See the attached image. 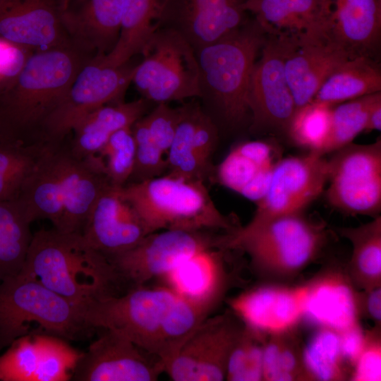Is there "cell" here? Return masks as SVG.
<instances>
[{
    "label": "cell",
    "instance_id": "cell-20",
    "mask_svg": "<svg viewBox=\"0 0 381 381\" xmlns=\"http://www.w3.org/2000/svg\"><path fill=\"white\" fill-rule=\"evenodd\" d=\"M303 299V284L263 282L225 301L245 325L269 337L297 329Z\"/></svg>",
    "mask_w": 381,
    "mask_h": 381
},
{
    "label": "cell",
    "instance_id": "cell-1",
    "mask_svg": "<svg viewBox=\"0 0 381 381\" xmlns=\"http://www.w3.org/2000/svg\"><path fill=\"white\" fill-rule=\"evenodd\" d=\"M213 312L157 285L132 288L95 301L83 315L92 329H109L159 358L165 366L195 328Z\"/></svg>",
    "mask_w": 381,
    "mask_h": 381
},
{
    "label": "cell",
    "instance_id": "cell-28",
    "mask_svg": "<svg viewBox=\"0 0 381 381\" xmlns=\"http://www.w3.org/2000/svg\"><path fill=\"white\" fill-rule=\"evenodd\" d=\"M164 0H123L121 27L114 48L102 56L104 62L117 66L141 54L160 28Z\"/></svg>",
    "mask_w": 381,
    "mask_h": 381
},
{
    "label": "cell",
    "instance_id": "cell-19",
    "mask_svg": "<svg viewBox=\"0 0 381 381\" xmlns=\"http://www.w3.org/2000/svg\"><path fill=\"white\" fill-rule=\"evenodd\" d=\"M302 321L314 329L342 331L360 322L359 291L346 266L332 263L303 284Z\"/></svg>",
    "mask_w": 381,
    "mask_h": 381
},
{
    "label": "cell",
    "instance_id": "cell-40",
    "mask_svg": "<svg viewBox=\"0 0 381 381\" xmlns=\"http://www.w3.org/2000/svg\"><path fill=\"white\" fill-rule=\"evenodd\" d=\"M103 158L106 174L115 186L126 185L133 173L135 157V142L132 127L115 131L97 155Z\"/></svg>",
    "mask_w": 381,
    "mask_h": 381
},
{
    "label": "cell",
    "instance_id": "cell-33",
    "mask_svg": "<svg viewBox=\"0 0 381 381\" xmlns=\"http://www.w3.org/2000/svg\"><path fill=\"white\" fill-rule=\"evenodd\" d=\"M314 330L302 349L308 381L349 380L351 370L341 354L339 332L329 328Z\"/></svg>",
    "mask_w": 381,
    "mask_h": 381
},
{
    "label": "cell",
    "instance_id": "cell-6",
    "mask_svg": "<svg viewBox=\"0 0 381 381\" xmlns=\"http://www.w3.org/2000/svg\"><path fill=\"white\" fill-rule=\"evenodd\" d=\"M148 234L163 230H219L231 232L241 225L215 205L205 182L167 173L121 187Z\"/></svg>",
    "mask_w": 381,
    "mask_h": 381
},
{
    "label": "cell",
    "instance_id": "cell-46",
    "mask_svg": "<svg viewBox=\"0 0 381 381\" xmlns=\"http://www.w3.org/2000/svg\"><path fill=\"white\" fill-rule=\"evenodd\" d=\"M34 52L0 37V93L15 82Z\"/></svg>",
    "mask_w": 381,
    "mask_h": 381
},
{
    "label": "cell",
    "instance_id": "cell-29",
    "mask_svg": "<svg viewBox=\"0 0 381 381\" xmlns=\"http://www.w3.org/2000/svg\"><path fill=\"white\" fill-rule=\"evenodd\" d=\"M381 92V69L377 59L360 56L337 66L322 84L313 101L332 106Z\"/></svg>",
    "mask_w": 381,
    "mask_h": 381
},
{
    "label": "cell",
    "instance_id": "cell-3",
    "mask_svg": "<svg viewBox=\"0 0 381 381\" xmlns=\"http://www.w3.org/2000/svg\"><path fill=\"white\" fill-rule=\"evenodd\" d=\"M93 57L71 42L34 52L15 82L0 93V138L48 142L49 118L80 69Z\"/></svg>",
    "mask_w": 381,
    "mask_h": 381
},
{
    "label": "cell",
    "instance_id": "cell-22",
    "mask_svg": "<svg viewBox=\"0 0 381 381\" xmlns=\"http://www.w3.org/2000/svg\"><path fill=\"white\" fill-rule=\"evenodd\" d=\"M61 6V0H0V37L35 52L68 44Z\"/></svg>",
    "mask_w": 381,
    "mask_h": 381
},
{
    "label": "cell",
    "instance_id": "cell-42",
    "mask_svg": "<svg viewBox=\"0 0 381 381\" xmlns=\"http://www.w3.org/2000/svg\"><path fill=\"white\" fill-rule=\"evenodd\" d=\"M132 132L135 142V157L128 183L140 182L167 173L166 155L152 140L143 117L132 126Z\"/></svg>",
    "mask_w": 381,
    "mask_h": 381
},
{
    "label": "cell",
    "instance_id": "cell-35",
    "mask_svg": "<svg viewBox=\"0 0 381 381\" xmlns=\"http://www.w3.org/2000/svg\"><path fill=\"white\" fill-rule=\"evenodd\" d=\"M182 108L181 120L166 155L167 173L205 182L210 168L199 159L193 145V133L201 109L192 104Z\"/></svg>",
    "mask_w": 381,
    "mask_h": 381
},
{
    "label": "cell",
    "instance_id": "cell-16",
    "mask_svg": "<svg viewBox=\"0 0 381 381\" xmlns=\"http://www.w3.org/2000/svg\"><path fill=\"white\" fill-rule=\"evenodd\" d=\"M81 353L72 373L75 381H155L165 373L163 362L123 335L109 329Z\"/></svg>",
    "mask_w": 381,
    "mask_h": 381
},
{
    "label": "cell",
    "instance_id": "cell-50",
    "mask_svg": "<svg viewBox=\"0 0 381 381\" xmlns=\"http://www.w3.org/2000/svg\"><path fill=\"white\" fill-rule=\"evenodd\" d=\"M359 308L361 318L381 327V286L359 291Z\"/></svg>",
    "mask_w": 381,
    "mask_h": 381
},
{
    "label": "cell",
    "instance_id": "cell-11",
    "mask_svg": "<svg viewBox=\"0 0 381 381\" xmlns=\"http://www.w3.org/2000/svg\"><path fill=\"white\" fill-rule=\"evenodd\" d=\"M227 239L224 231L163 230L109 259L129 290L159 279L200 251L226 244Z\"/></svg>",
    "mask_w": 381,
    "mask_h": 381
},
{
    "label": "cell",
    "instance_id": "cell-15",
    "mask_svg": "<svg viewBox=\"0 0 381 381\" xmlns=\"http://www.w3.org/2000/svg\"><path fill=\"white\" fill-rule=\"evenodd\" d=\"M243 325L229 308L208 316L185 341L165 373L174 381L225 380L228 358Z\"/></svg>",
    "mask_w": 381,
    "mask_h": 381
},
{
    "label": "cell",
    "instance_id": "cell-43",
    "mask_svg": "<svg viewBox=\"0 0 381 381\" xmlns=\"http://www.w3.org/2000/svg\"><path fill=\"white\" fill-rule=\"evenodd\" d=\"M349 380H381V327L365 330L364 345Z\"/></svg>",
    "mask_w": 381,
    "mask_h": 381
},
{
    "label": "cell",
    "instance_id": "cell-24",
    "mask_svg": "<svg viewBox=\"0 0 381 381\" xmlns=\"http://www.w3.org/2000/svg\"><path fill=\"white\" fill-rule=\"evenodd\" d=\"M123 0H64L61 21L75 46L93 56H104L119 37Z\"/></svg>",
    "mask_w": 381,
    "mask_h": 381
},
{
    "label": "cell",
    "instance_id": "cell-53",
    "mask_svg": "<svg viewBox=\"0 0 381 381\" xmlns=\"http://www.w3.org/2000/svg\"><path fill=\"white\" fill-rule=\"evenodd\" d=\"M61 1H62V4H63V3H64V0H61Z\"/></svg>",
    "mask_w": 381,
    "mask_h": 381
},
{
    "label": "cell",
    "instance_id": "cell-8",
    "mask_svg": "<svg viewBox=\"0 0 381 381\" xmlns=\"http://www.w3.org/2000/svg\"><path fill=\"white\" fill-rule=\"evenodd\" d=\"M40 334L66 340L88 337L95 330L81 310L37 279L20 272L0 282V353L16 339Z\"/></svg>",
    "mask_w": 381,
    "mask_h": 381
},
{
    "label": "cell",
    "instance_id": "cell-17",
    "mask_svg": "<svg viewBox=\"0 0 381 381\" xmlns=\"http://www.w3.org/2000/svg\"><path fill=\"white\" fill-rule=\"evenodd\" d=\"M327 181L328 162L323 155L308 152L279 159L274 167L268 191L256 203L250 221L304 212L322 194Z\"/></svg>",
    "mask_w": 381,
    "mask_h": 381
},
{
    "label": "cell",
    "instance_id": "cell-13",
    "mask_svg": "<svg viewBox=\"0 0 381 381\" xmlns=\"http://www.w3.org/2000/svg\"><path fill=\"white\" fill-rule=\"evenodd\" d=\"M291 40L267 35L251 73L247 104L253 133L287 134L296 111L284 63Z\"/></svg>",
    "mask_w": 381,
    "mask_h": 381
},
{
    "label": "cell",
    "instance_id": "cell-52",
    "mask_svg": "<svg viewBox=\"0 0 381 381\" xmlns=\"http://www.w3.org/2000/svg\"><path fill=\"white\" fill-rule=\"evenodd\" d=\"M381 129V92L377 93L368 110L365 133Z\"/></svg>",
    "mask_w": 381,
    "mask_h": 381
},
{
    "label": "cell",
    "instance_id": "cell-47",
    "mask_svg": "<svg viewBox=\"0 0 381 381\" xmlns=\"http://www.w3.org/2000/svg\"><path fill=\"white\" fill-rule=\"evenodd\" d=\"M217 141V128L205 112L200 110L193 136V145L197 156L207 166Z\"/></svg>",
    "mask_w": 381,
    "mask_h": 381
},
{
    "label": "cell",
    "instance_id": "cell-12",
    "mask_svg": "<svg viewBox=\"0 0 381 381\" xmlns=\"http://www.w3.org/2000/svg\"><path fill=\"white\" fill-rule=\"evenodd\" d=\"M136 66L131 60L121 66L109 65L102 56L89 60L76 74L49 118L45 129L47 141L64 140L89 113L105 104L122 101L132 83Z\"/></svg>",
    "mask_w": 381,
    "mask_h": 381
},
{
    "label": "cell",
    "instance_id": "cell-21",
    "mask_svg": "<svg viewBox=\"0 0 381 381\" xmlns=\"http://www.w3.org/2000/svg\"><path fill=\"white\" fill-rule=\"evenodd\" d=\"M121 187L111 186L99 197L81 232L92 247L108 258L134 248L148 235Z\"/></svg>",
    "mask_w": 381,
    "mask_h": 381
},
{
    "label": "cell",
    "instance_id": "cell-39",
    "mask_svg": "<svg viewBox=\"0 0 381 381\" xmlns=\"http://www.w3.org/2000/svg\"><path fill=\"white\" fill-rule=\"evenodd\" d=\"M39 358L34 381H66L81 354L67 340L47 334H34Z\"/></svg>",
    "mask_w": 381,
    "mask_h": 381
},
{
    "label": "cell",
    "instance_id": "cell-38",
    "mask_svg": "<svg viewBox=\"0 0 381 381\" xmlns=\"http://www.w3.org/2000/svg\"><path fill=\"white\" fill-rule=\"evenodd\" d=\"M267 337L243 325L229 356L225 380L262 381V361Z\"/></svg>",
    "mask_w": 381,
    "mask_h": 381
},
{
    "label": "cell",
    "instance_id": "cell-31",
    "mask_svg": "<svg viewBox=\"0 0 381 381\" xmlns=\"http://www.w3.org/2000/svg\"><path fill=\"white\" fill-rule=\"evenodd\" d=\"M30 224L16 200L0 201V282L21 271L33 235Z\"/></svg>",
    "mask_w": 381,
    "mask_h": 381
},
{
    "label": "cell",
    "instance_id": "cell-32",
    "mask_svg": "<svg viewBox=\"0 0 381 381\" xmlns=\"http://www.w3.org/2000/svg\"><path fill=\"white\" fill-rule=\"evenodd\" d=\"M52 143L28 144L0 138V201L17 199Z\"/></svg>",
    "mask_w": 381,
    "mask_h": 381
},
{
    "label": "cell",
    "instance_id": "cell-45",
    "mask_svg": "<svg viewBox=\"0 0 381 381\" xmlns=\"http://www.w3.org/2000/svg\"><path fill=\"white\" fill-rule=\"evenodd\" d=\"M182 107L173 108L167 103L158 105L143 119L157 146L167 155L182 115Z\"/></svg>",
    "mask_w": 381,
    "mask_h": 381
},
{
    "label": "cell",
    "instance_id": "cell-14",
    "mask_svg": "<svg viewBox=\"0 0 381 381\" xmlns=\"http://www.w3.org/2000/svg\"><path fill=\"white\" fill-rule=\"evenodd\" d=\"M243 253L228 243L200 251L159 279L183 298L214 312L233 289L246 284Z\"/></svg>",
    "mask_w": 381,
    "mask_h": 381
},
{
    "label": "cell",
    "instance_id": "cell-44",
    "mask_svg": "<svg viewBox=\"0 0 381 381\" xmlns=\"http://www.w3.org/2000/svg\"><path fill=\"white\" fill-rule=\"evenodd\" d=\"M262 167L234 148L219 165L217 179L224 186L240 193Z\"/></svg>",
    "mask_w": 381,
    "mask_h": 381
},
{
    "label": "cell",
    "instance_id": "cell-41",
    "mask_svg": "<svg viewBox=\"0 0 381 381\" xmlns=\"http://www.w3.org/2000/svg\"><path fill=\"white\" fill-rule=\"evenodd\" d=\"M38 358L34 334L16 339L0 354V381H34Z\"/></svg>",
    "mask_w": 381,
    "mask_h": 381
},
{
    "label": "cell",
    "instance_id": "cell-49",
    "mask_svg": "<svg viewBox=\"0 0 381 381\" xmlns=\"http://www.w3.org/2000/svg\"><path fill=\"white\" fill-rule=\"evenodd\" d=\"M235 149L260 167H266L277 163V149L270 142L253 140L242 143Z\"/></svg>",
    "mask_w": 381,
    "mask_h": 381
},
{
    "label": "cell",
    "instance_id": "cell-34",
    "mask_svg": "<svg viewBox=\"0 0 381 381\" xmlns=\"http://www.w3.org/2000/svg\"><path fill=\"white\" fill-rule=\"evenodd\" d=\"M296 330L267 337L263 351L264 381H308Z\"/></svg>",
    "mask_w": 381,
    "mask_h": 381
},
{
    "label": "cell",
    "instance_id": "cell-5",
    "mask_svg": "<svg viewBox=\"0 0 381 381\" xmlns=\"http://www.w3.org/2000/svg\"><path fill=\"white\" fill-rule=\"evenodd\" d=\"M329 231L323 221L300 212L250 221L229 233L228 245L248 256V267L259 279L283 283L319 257Z\"/></svg>",
    "mask_w": 381,
    "mask_h": 381
},
{
    "label": "cell",
    "instance_id": "cell-36",
    "mask_svg": "<svg viewBox=\"0 0 381 381\" xmlns=\"http://www.w3.org/2000/svg\"><path fill=\"white\" fill-rule=\"evenodd\" d=\"M332 107L312 101L296 109L286 136L295 145L322 155L329 135Z\"/></svg>",
    "mask_w": 381,
    "mask_h": 381
},
{
    "label": "cell",
    "instance_id": "cell-30",
    "mask_svg": "<svg viewBox=\"0 0 381 381\" xmlns=\"http://www.w3.org/2000/svg\"><path fill=\"white\" fill-rule=\"evenodd\" d=\"M352 245L346 269L354 286L361 290L381 286V217L356 227L337 228Z\"/></svg>",
    "mask_w": 381,
    "mask_h": 381
},
{
    "label": "cell",
    "instance_id": "cell-23",
    "mask_svg": "<svg viewBox=\"0 0 381 381\" xmlns=\"http://www.w3.org/2000/svg\"><path fill=\"white\" fill-rule=\"evenodd\" d=\"M325 38L350 58L377 59L381 38V0H325Z\"/></svg>",
    "mask_w": 381,
    "mask_h": 381
},
{
    "label": "cell",
    "instance_id": "cell-26",
    "mask_svg": "<svg viewBox=\"0 0 381 381\" xmlns=\"http://www.w3.org/2000/svg\"><path fill=\"white\" fill-rule=\"evenodd\" d=\"M349 58L326 40L300 42L291 40L284 68L296 109L312 102L326 78Z\"/></svg>",
    "mask_w": 381,
    "mask_h": 381
},
{
    "label": "cell",
    "instance_id": "cell-37",
    "mask_svg": "<svg viewBox=\"0 0 381 381\" xmlns=\"http://www.w3.org/2000/svg\"><path fill=\"white\" fill-rule=\"evenodd\" d=\"M377 92L333 106L329 135L322 155L351 143L358 134L364 132L369 108Z\"/></svg>",
    "mask_w": 381,
    "mask_h": 381
},
{
    "label": "cell",
    "instance_id": "cell-48",
    "mask_svg": "<svg viewBox=\"0 0 381 381\" xmlns=\"http://www.w3.org/2000/svg\"><path fill=\"white\" fill-rule=\"evenodd\" d=\"M339 332L342 356L352 371L364 345L365 330L358 322Z\"/></svg>",
    "mask_w": 381,
    "mask_h": 381
},
{
    "label": "cell",
    "instance_id": "cell-51",
    "mask_svg": "<svg viewBox=\"0 0 381 381\" xmlns=\"http://www.w3.org/2000/svg\"><path fill=\"white\" fill-rule=\"evenodd\" d=\"M274 165L275 164L261 168L240 194L255 204L260 202L268 191Z\"/></svg>",
    "mask_w": 381,
    "mask_h": 381
},
{
    "label": "cell",
    "instance_id": "cell-18",
    "mask_svg": "<svg viewBox=\"0 0 381 381\" xmlns=\"http://www.w3.org/2000/svg\"><path fill=\"white\" fill-rule=\"evenodd\" d=\"M246 1L164 0L160 28L179 32L195 52L227 36L248 20L243 8Z\"/></svg>",
    "mask_w": 381,
    "mask_h": 381
},
{
    "label": "cell",
    "instance_id": "cell-2",
    "mask_svg": "<svg viewBox=\"0 0 381 381\" xmlns=\"http://www.w3.org/2000/svg\"><path fill=\"white\" fill-rule=\"evenodd\" d=\"M68 140L49 145L15 200L30 223L46 219L59 231L81 233L95 202L112 184L104 161L76 157Z\"/></svg>",
    "mask_w": 381,
    "mask_h": 381
},
{
    "label": "cell",
    "instance_id": "cell-25",
    "mask_svg": "<svg viewBox=\"0 0 381 381\" xmlns=\"http://www.w3.org/2000/svg\"><path fill=\"white\" fill-rule=\"evenodd\" d=\"M243 8L268 35L296 42L325 40V0H246Z\"/></svg>",
    "mask_w": 381,
    "mask_h": 381
},
{
    "label": "cell",
    "instance_id": "cell-27",
    "mask_svg": "<svg viewBox=\"0 0 381 381\" xmlns=\"http://www.w3.org/2000/svg\"><path fill=\"white\" fill-rule=\"evenodd\" d=\"M147 99L105 104L80 119L73 128L68 143L72 154L83 159L97 155L115 131L132 126L144 115Z\"/></svg>",
    "mask_w": 381,
    "mask_h": 381
},
{
    "label": "cell",
    "instance_id": "cell-9",
    "mask_svg": "<svg viewBox=\"0 0 381 381\" xmlns=\"http://www.w3.org/2000/svg\"><path fill=\"white\" fill-rule=\"evenodd\" d=\"M141 54L132 82L145 99L159 104L200 97L195 52L179 32L159 28Z\"/></svg>",
    "mask_w": 381,
    "mask_h": 381
},
{
    "label": "cell",
    "instance_id": "cell-4",
    "mask_svg": "<svg viewBox=\"0 0 381 381\" xmlns=\"http://www.w3.org/2000/svg\"><path fill=\"white\" fill-rule=\"evenodd\" d=\"M20 272L37 279L81 312L95 301L128 291L110 260L81 233L54 228L32 235Z\"/></svg>",
    "mask_w": 381,
    "mask_h": 381
},
{
    "label": "cell",
    "instance_id": "cell-10",
    "mask_svg": "<svg viewBox=\"0 0 381 381\" xmlns=\"http://www.w3.org/2000/svg\"><path fill=\"white\" fill-rule=\"evenodd\" d=\"M328 162V205L348 216H380L381 139L367 145L353 143L333 152Z\"/></svg>",
    "mask_w": 381,
    "mask_h": 381
},
{
    "label": "cell",
    "instance_id": "cell-7",
    "mask_svg": "<svg viewBox=\"0 0 381 381\" xmlns=\"http://www.w3.org/2000/svg\"><path fill=\"white\" fill-rule=\"evenodd\" d=\"M266 39L257 20H248L227 36L195 51L200 97L213 104L231 126L242 124L250 116V79Z\"/></svg>",
    "mask_w": 381,
    "mask_h": 381
}]
</instances>
